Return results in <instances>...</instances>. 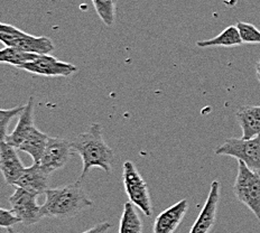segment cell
I'll return each mask as SVG.
<instances>
[{
	"label": "cell",
	"mask_w": 260,
	"mask_h": 233,
	"mask_svg": "<svg viewBox=\"0 0 260 233\" xmlns=\"http://www.w3.org/2000/svg\"><path fill=\"white\" fill-rule=\"evenodd\" d=\"M25 106H19V107H15L13 109H2L0 110V135H2V140H5L7 137V129H8V124L10 120L14 117L20 116L21 112L25 110Z\"/></svg>",
	"instance_id": "obj_22"
},
{
	"label": "cell",
	"mask_w": 260,
	"mask_h": 233,
	"mask_svg": "<svg viewBox=\"0 0 260 233\" xmlns=\"http://www.w3.org/2000/svg\"><path fill=\"white\" fill-rule=\"evenodd\" d=\"M21 223V220L16 215L12 210H5L0 209V226L6 227V229H10L15 224Z\"/></svg>",
	"instance_id": "obj_23"
},
{
	"label": "cell",
	"mask_w": 260,
	"mask_h": 233,
	"mask_svg": "<svg viewBox=\"0 0 260 233\" xmlns=\"http://www.w3.org/2000/svg\"><path fill=\"white\" fill-rule=\"evenodd\" d=\"M237 28L239 30L240 37L246 44H260V30L256 26L249 23H238Z\"/></svg>",
	"instance_id": "obj_21"
},
{
	"label": "cell",
	"mask_w": 260,
	"mask_h": 233,
	"mask_svg": "<svg viewBox=\"0 0 260 233\" xmlns=\"http://www.w3.org/2000/svg\"><path fill=\"white\" fill-rule=\"evenodd\" d=\"M220 201V183L213 181L211 184L210 192L207 201L198 219L195 220L193 226L188 233H210L213 229L218 213V207Z\"/></svg>",
	"instance_id": "obj_10"
},
{
	"label": "cell",
	"mask_w": 260,
	"mask_h": 233,
	"mask_svg": "<svg viewBox=\"0 0 260 233\" xmlns=\"http://www.w3.org/2000/svg\"><path fill=\"white\" fill-rule=\"evenodd\" d=\"M119 233H143V222L132 202H127L123 205Z\"/></svg>",
	"instance_id": "obj_18"
},
{
	"label": "cell",
	"mask_w": 260,
	"mask_h": 233,
	"mask_svg": "<svg viewBox=\"0 0 260 233\" xmlns=\"http://www.w3.org/2000/svg\"><path fill=\"white\" fill-rule=\"evenodd\" d=\"M15 192L8 198L13 212L21 220V223L27 226L36 224L44 215L42 213V207L37 204V195L25 191L24 188L14 186Z\"/></svg>",
	"instance_id": "obj_7"
},
{
	"label": "cell",
	"mask_w": 260,
	"mask_h": 233,
	"mask_svg": "<svg viewBox=\"0 0 260 233\" xmlns=\"http://www.w3.org/2000/svg\"><path fill=\"white\" fill-rule=\"evenodd\" d=\"M0 41L6 47H16L31 54L45 55L54 51V44L51 39L46 36L29 35L9 24L0 25Z\"/></svg>",
	"instance_id": "obj_4"
},
{
	"label": "cell",
	"mask_w": 260,
	"mask_h": 233,
	"mask_svg": "<svg viewBox=\"0 0 260 233\" xmlns=\"http://www.w3.org/2000/svg\"><path fill=\"white\" fill-rule=\"evenodd\" d=\"M112 227V224L109 222H101V223H98L94 226H92L91 229L86 230L82 233H107Z\"/></svg>",
	"instance_id": "obj_24"
},
{
	"label": "cell",
	"mask_w": 260,
	"mask_h": 233,
	"mask_svg": "<svg viewBox=\"0 0 260 233\" xmlns=\"http://www.w3.org/2000/svg\"><path fill=\"white\" fill-rule=\"evenodd\" d=\"M122 182L124 192L135 207H137L146 216L153 214V207L147 183L139 174L133 161L127 160L122 166Z\"/></svg>",
	"instance_id": "obj_5"
},
{
	"label": "cell",
	"mask_w": 260,
	"mask_h": 233,
	"mask_svg": "<svg viewBox=\"0 0 260 233\" xmlns=\"http://www.w3.org/2000/svg\"><path fill=\"white\" fill-rule=\"evenodd\" d=\"M0 170L6 183L13 186L26 170L23 162L20 161L17 148L5 140H2L0 143Z\"/></svg>",
	"instance_id": "obj_11"
},
{
	"label": "cell",
	"mask_w": 260,
	"mask_h": 233,
	"mask_svg": "<svg viewBox=\"0 0 260 233\" xmlns=\"http://www.w3.org/2000/svg\"><path fill=\"white\" fill-rule=\"evenodd\" d=\"M48 137L46 134L42 132L40 129L36 127L31 130L30 134L25 138V140L18 147V150L24 151L28 154L34 162L40 164V161L44 154L46 145L48 142Z\"/></svg>",
	"instance_id": "obj_16"
},
{
	"label": "cell",
	"mask_w": 260,
	"mask_h": 233,
	"mask_svg": "<svg viewBox=\"0 0 260 233\" xmlns=\"http://www.w3.org/2000/svg\"><path fill=\"white\" fill-rule=\"evenodd\" d=\"M34 97L30 96L28 102L26 104L25 110L19 116L17 126H16L12 134L7 135L6 139H5V142H7L9 145L14 146L17 149L25 138L30 134L31 130L36 127L34 123Z\"/></svg>",
	"instance_id": "obj_14"
},
{
	"label": "cell",
	"mask_w": 260,
	"mask_h": 233,
	"mask_svg": "<svg viewBox=\"0 0 260 233\" xmlns=\"http://www.w3.org/2000/svg\"><path fill=\"white\" fill-rule=\"evenodd\" d=\"M115 2L116 0H92L98 16L108 27L115 23Z\"/></svg>",
	"instance_id": "obj_20"
},
{
	"label": "cell",
	"mask_w": 260,
	"mask_h": 233,
	"mask_svg": "<svg viewBox=\"0 0 260 233\" xmlns=\"http://www.w3.org/2000/svg\"><path fill=\"white\" fill-rule=\"evenodd\" d=\"M256 72H257V78H258V81L260 83V59L258 61L257 65H256Z\"/></svg>",
	"instance_id": "obj_25"
},
{
	"label": "cell",
	"mask_w": 260,
	"mask_h": 233,
	"mask_svg": "<svg viewBox=\"0 0 260 233\" xmlns=\"http://www.w3.org/2000/svg\"><path fill=\"white\" fill-rule=\"evenodd\" d=\"M237 199L251 211L260 220V175L238 160V175L234 185Z\"/></svg>",
	"instance_id": "obj_3"
},
{
	"label": "cell",
	"mask_w": 260,
	"mask_h": 233,
	"mask_svg": "<svg viewBox=\"0 0 260 233\" xmlns=\"http://www.w3.org/2000/svg\"><path fill=\"white\" fill-rule=\"evenodd\" d=\"M242 40L238 30L237 26H229L224 30H222L218 36L211 40L199 41L197 45L199 47H234L240 46L242 44Z\"/></svg>",
	"instance_id": "obj_17"
},
{
	"label": "cell",
	"mask_w": 260,
	"mask_h": 233,
	"mask_svg": "<svg viewBox=\"0 0 260 233\" xmlns=\"http://www.w3.org/2000/svg\"><path fill=\"white\" fill-rule=\"evenodd\" d=\"M8 231H7V233H19V232H17V231H15V230H13V229H7Z\"/></svg>",
	"instance_id": "obj_26"
},
{
	"label": "cell",
	"mask_w": 260,
	"mask_h": 233,
	"mask_svg": "<svg viewBox=\"0 0 260 233\" xmlns=\"http://www.w3.org/2000/svg\"><path fill=\"white\" fill-rule=\"evenodd\" d=\"M50 177V172H47L41 164L34 162V165L27 167L24 174L16 182L14 186L24 188L25 191L35 195L45 194L47 189L50 188L48 187Z\"/></svg>",
	"instance_id": "obj_12"
},
{
	"label": "cell",
	"mask_w": 260,
	"mask_h": 233,
	"mask_svg": "<svg viewBox=\"0 0 260 233\" xmlns=\"http://www.w3.org/2000/svg\"><path fill=\"white\" fill-rule=\"evenodd\" d=\"M72 143L67 139L57 137H48V142L40 164L50 172L61 170L67 166L72 156Z\"/></svg>",
	"instance_id": "obj_8"
},
{
	"label": "cell",
	"mask_w": 260,
	"mask_h": 233,
	"mask_svg": "<svg viewBox=\"0 0 260 233\" xmlns=\"http://www.w3.org/2000/svg\"><path fill=\"white\" fill-rule=\"evenodd\" d=\"M18 69L44 77H70L78 71L75 65L58 61L57 58L48 54L39 55L35 61L20 65Z\"/></svg>",
	"instance_id": "obj_9"
},
{
	"label": "cell",
	"mask_w": 260,
	"mask_h": 233,
	"mask_svg": "<svg viewBox=\"0 0 260 233\" xmlns=\"http://www.w3.org/2000/svg\"><path fill=\"white\" fill-rule=\"evenodd\" d=\"M72 149L81 157L83 162L82 174L79 182H82L93 167H99L106 173H111L115 153L104 140L100 123H92L85 132L80 134L72 142Z\"/></svg>",
	"instance_id": "obj_1"
},
{
	"label": "cell",
	"mask_w": 260,
	"mask_h": 233,
	"mask_svg": "<svg viewBox=\"0 0 260 233\" xmlns=\"http://www.w3.org/2000/svg\"><path fill=\"white\" fill-rule=\"evenodd\" d=\"M242 130L243 139H252L260 135V106L241 107L236 113Z\"/></svg>",
	"instance_id": "obj_15"
},
{
	"label": "cell",
	"mask_w": 260,
	"mask_h": 233,
	"mask_svg": "<svg viewBox=\"0 0 260 233\" xmlns=\"http://www.w3.org/2000/svg\"><path fill=\"white\" fill-rule=\"evenodd\" d=\"M215 155L235 157L260 175V135L252 139L230 138L214 150Z\"/></svg>",
	"instance_id": "obj_6"
},
{
	"label": "cell",
	"mask_w": 260,
	"mask_h": 233,
	"mask_svg": "<svg viewBox=\"0 0 260 233\" xmlns=\"http://www.w3.org/2000/svg\"><path fill=\"white\" fill-rule=\"evenodd\" d=\"M45 203L42 205L44 218L70 219L93 205L81 186V182L48 188Z\"/></svg>",
	"instance_id": "obj_2"
},
{
	"label": "cell",
	"mask_w": 260,
	"mask_h": 233,
	"mask_svg": "<svg viewBox=\"0 0 260 233\" xmlns=\"http://www.w3.org/2000/svg\"><path fill=\"white\" fill-rule=\"evenodd\" d=\"M188 209V201L186 198L172 205L169 209L157 216L154 222V233H174L177 226L182 223Z\"/></svg>",
	"instance_id": "obj_13"
},
{
	"label": "cell",
	"mask_w": 260,
	"mask_h": 233,
	"mask_svg": "<svg viewBox=\"0 0 260 233\" xmlns=\"http://www.w3.org/2000/svg\"><path fill=\"white\" fill-rule=\"evenodd\" d=\"M40 54H31L19 50L16 47H5L0 51V62L7 63L10 65H15L16 68L20 65L35 61Z\"/></svg>",
	"instance_id": "obj_19"
}]
</instances>
